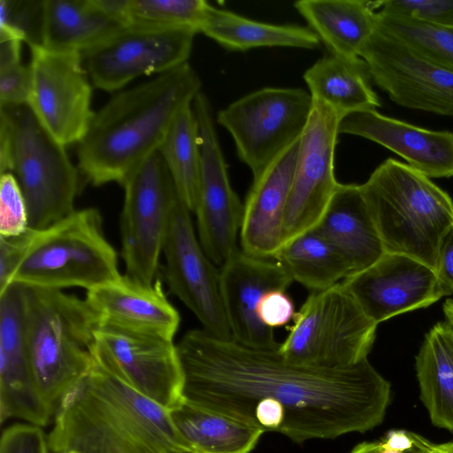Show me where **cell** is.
Here are the masks:
<instances>
[{"label": "cell", "mask_w": 453, "mask_h": 453, "mask_svg": "<svg viewBox=\"0 0 453 453\" xmlns=\"http://www.w3.org/2000/svg\"><path fill=\"white\" fill-rule=\"evenodd\" d=\"M419 397L434 426L453 433V329L440 321L415 357Z\"/></svg>", "instance_id": "obj_29"}, {"label": "cell", "mask_w": 453, "mask_h": 453, "mask_svg": "<svg viewBox=\"0 0 453 453\" xmlns=\"http://www.w3.org/2000/svg\"><path fill=\"white\" fill-rule=\"evenodd\" d=\"M199 33L228 50L246 51L260 47L313 50L320 41L308 27L277 25L247 19L209 4Z\"/></svg>", "instance_id": "obj_30"}, {"label": "cell", "mask_w": 453, "mask_h": 453, "mask_svg": "<svg viewBox=\"0 0 453 453\" xmlns=\"http://www.w3.org/2000/svg\"><path fill=\"white\" fill-rule=\"evenodd\" d=\"M122 187L125 196L120 235L126 274L151 285L155 282L171 206L177 194L159 150L146 158Z\"/></svg>", "instance_id": "obj_10"}, {"label": "cell", "mask_w": 453, "mask_h": 453, "mask_svg": "<svg viewBox=\"0 0 453 453\" xmlns=\"http://www.w3.org/2000/svg\"><path fill=\"white\" fill-rule=\"evenodd\" d=\"M42 10V1L0 0V31L40 45Z\"/></svg>", "instance_id": "obj_35"}, {"label": "cell", "mask_w": 453, "mask_h": 453, "mask_svg": "<svg viewBox=\"0 0 453 453\" xmlns=\"http://www.w3.org/2000/svg\"><path fill=\"white\" fill-rule=\"evenodd\" d=\"M29 228L26 199L12 173L1 174L0 236H17Z\"/></svg>", "instance_id": "obj_36"}, {"label": "cell", "mask_w": 453, "mask_h": 453, "mask_svg": "<svg viewBox=\"0 0 453 453\" xmlns=\"http://www.w3.org/2000/svg\"><path fill=\"white\" fill-rule=\"evenodd\" d=\"M342 283L377 325L402 313L428 307L453 294L429 265L411 257L389 252Z\"/></svg>", "instance_id": "obj_18"}, {"label": "cell", "mask_w": 453, "mask_h": 453, "mask_svg": "<svg viewBox=\"0 0 453 453\" xmlns=\"http://www.w3.org/2000/svg\"><path fill=\"white\" fill-rule=\"evenodd\" d=\"M85 300L102 324L169 340L179 328V312L159 281L147 285L120 274L88 290Z\"/></svg>", "instance_id": "obj_22"}, {"label": "cell", "mask_w": 453, "mask_h": 453, "mask_svg": "<svg viewBox=\"0 0 453 453\" xmlns=\"http://www.w3.org/2000/svg\"><path fill=\"white\" fill-rule=\"evenodd\" d=\"M0 453H49V443L41 426L14 425L3 432Z\"/></svg>", "instance_id": "obj_39"}, {"label": "cell", "mask_w": 453, "mask_h": 453, "mask_svg": "<svg viewBox=\"0 0 453 453\" xmlns=\"http://www.w3.org/2000/svg\"><path fill=\"white\" fill-rule=\"evenodd\" d=\"M312 106L303 88H264L220 110L217 122L232 135L238 157L256 180L300 140Z\"/></svg>", "instance_id": "obj_9"}, {"label": "cell", "mask_w": 453, "mask_h": 453, "mask_svg": "<svg viewBox=\"0 0 453 453\" xmlns=\"http://www.w3.org/2000/svg\"><path fill=\"white\" fill-rule=\"evenodd\" d=\"M209 4L204 0H127V24L190 28L199 33Z\"/></svg>", "instance_id": "obj_34"}, {"label": "cell", "mask_w": 453, "mask_h": 453, "mask_svg": "<svg viewBox=\"0 0 453 453\" xmlns=\"http://www.w3.org/2000/svg\"><path fill=\"white\" fill-rule=\"evenodd\" d=\"M361 190L386 252L436 269L440 243L453 226V200L430 178L393 158L383 161Z\"/></svg>", "instance_id": "obj_4"}, {"label": "cell", "mask_w": 453, "mask_h": 453, "mask_svg": "<svg viewBox=\"0 0 453 453\" xmlns=\"http://www.w3.org/2000/svg\"><path fill=\"white\" fill-rule=\"evenodd\" d=\"M376 328L341 281L309 296L279 350L300 365L347 368L367 358Z\"/></svg>", "instance_id": "obj_8"}, {"label": "cell", "mask_w": 453, "mask_h": 453, "mask_svg": "<svg viewBox=\"0 0 453 453\" xmlns=\"http://www.w3.org/2000/svg\"><path fill=\"white\" fill-rule=\"evenodd\" d=\"M22 42L20 38L0 31V68L21 62Z\"/></svg>", "instance_id": "obj_44"}, {"label": "cell", "mask_w": 453, "mask_h": 453, "mask_svg": "<svg viewBox=\"0 0 453 453\" xmlns=\"http://www.w3.org/2000/svg\"><path fill=\"white\" fill-rule=\"evenodd\" d=\"M435 271L441 281L453 292V226L440 243Z\"/></svg>", "instance_id": "obj_43"}, {"label": "cell", "mask_w": 453, "mask_h": 453, "mask_svg": "<svg viewBox=\"0 0 453 453\" xmlns=\"http://www.w3.org/2000/svg\"><path fill=\"white\" fill-rule=\"evenodd\" d=\"M28 228L17 236H0V292L12 284L13 274L23 258L35 234Z\"/></svg>", "instance_id": "obj_40"}, {"label": "cell", "mask_w": 453, "mask_h": 453, "mask_svg": "<svg viewBox=\"0 0 453 453\" xmlns=\"http://www.w3.org/2000/svg\"><path fill=\"white\" fill-rule=\"evenodd\" d=\"M434 453H453V442L434 444Z\"/></svg>", "instance_id": "obj_46"}, {"label": "cell", "mask_w": 453, "mask_h": 453, "mask_svg": "<svg viewBox=\"0 0 453 453\" xmlns=\"http://www.w3.org/2000/svg\"><path fill=\"white\" fill-rule=\"evenodd\" d=\"M196 32L129 23L81 54L94 87L118 91L139 76L161 74L188 63Z\"/></svg>", "instance_id": "obj_11"}, {"label": "cell", "mask_w": 453, "mask_h": 453, "mask_svg": "<svg viewBox=\"0 0 453 453\" xmlns=\"http://www.w3.org/2000/svg\"><path fill=\"white\" fill-rule=\"evenodd\" d=\"M376 28L420 58L453 72V27H444L377 11Z\"/></svg>", "instance_id": "obj_33"}, {"label": "cell", "mask_w": 453, "mask_h": 453, "mask_svg": "<svg viewBox=\"0 0 453 453\" xmlns=\"http://www.w3.org/2000/svg\"><path fill=\"white\" fill-rule=\"evenodd\" d=\"M176 346L185 401L297 443L371 430L390 403V383L367 358L342 369L309 366L286 358L280 346H248L203 328Z\"/></svg>", "instance_id": "obj_1"}, {"label": "cell", "mask_w": 453, "mask_h": 453, "mask_svg": "<svg viewBox=\"0 0 453 453\" xmlns=\"http://www.w3.org/2000/svg\"><path fill=\"white\" fill-rule=\"evenodd\" d=\"M119 275L117 253L104 236L102 216L96 208H86L35 231L12 283L88 291Z\"/></svg>", "instance_id": "obj_7"}, {"label": "cell", "mask_w": 453, "mask_h": 453, "mask_svg": "<svg viewBox=\"0 0 453 453\" xmlns=\"http://www.w3.org/2000/svg\"><path fill=\"white\" fill-rule=\"evenodd\" d=\"M299 142L290 146L262 175L253 180L244 204L240 231L242 250L249 255L273 257L281 246L282 224Z\"/></svg>", "instance_id": "obj_23"}, {"label": "cell", "mask_w": 453, "mask_h": 453, "mask_svg": "<svg viewBox=\"0 0 453 453\" xmlns=\"http://www.w3.org/2000/svg\"><path fill=\"white\" fill-rule=\"evenodd\" d=\"M48 443L55 453H187L169 411L96 360L58 402Z\"/></svg>", "instance_id": "obj_3"}, {"label": "cell", "mask_w": 453, "mask_h": 453, "mask_svg": "<svg viewBox=\"0 0 453 453\" xmlns=\"http://www.w3.org/2000/svg\"><path fill=\"white\" fill-rule=\"evenodd\" d=\"M158 150L179 196L195 212L199 200L202 162L198 124L192 105L179 114Z\"/></svg>", "instance_id": "obj_32"}, {"label": "cell", "mask_w": 453, "mask_h": 453, "mask_svg": "<svg viewBox=\"0 0 453 453\" xmlns=\"http://www.w3.org/2000/svg\"><path fill=\"white\" fill-rule=\"evenodd\" d=\"M94 358L168 411L183 401V372L173 340L99 323Z\"/></svg>", "instance_id": "obj_12"}, {"label": "cell", "mask_w": 453, "mask_h": 453, "mask_svg": "<svg viewBox=\"0 0 453 453\" xmlns=\"http://www.w3.org/2000/svg\"><path fill=\"white\" fill-rule=\"evenodd\" d=\"M169 413L187 453H250L265 433L184 399Z\"/></svg>", "instance_id": "obj_27"}, {"label": "cell", "mask_w": 453, "mask_h": 453, "mask_svg": "<svg viewBox=\"0 0 453 453\" xmlns=\"http://www.w3.org/2000/svg\"><path fill=\"white\" fill-rule=\"evenodd\" d=\"M313 228L345 258L351 275L368 268L386 252L361 185L339 183Z\"/></svg>", "instance_id": "obj_24"}, {"label": "cell", "mask_w": 453, "mask_h": 453, "mask_svg": "<svg viewBox=\"0 0 453 453\" xmlns=\"http://www.w3.org/2000/svg\"><path fill=\"white\" fill-rule=\"evenodd\" d=\"M124 26L96 0H43L40 45L82 54Z\"/></svg>", "instance_id": "obj_26"}, {"label": "cell", "mask_w": 453, "mask_h": 453, "mask_svg": "<svg viewBox=\"0 0 453 453\" xmlns=\"http://www.w3.org/2000/svg\"><path fill=\"white\" fill-rule=\"evenodd\" d=\"M0 172L17 179L29 228L44 229L75 211L79 171L28 104L0 107Z\"/></svg>", "instance_id": "obj_6"}, {"label": "cell", "mask_w": 453, "mask_h": 453, "mask_svg": "<svg viewBox=\"0 0 453 453\" xmlns=\"http://www.w3.org/2000/svg\"><path fill=\"white\" fill-rule=\"evenodd\" d=\"M202 81L186 63L115 93L95 112L78 143L79 170L94 186L123 185L158 150L179 114L192 105Z\"/></svg>", "instance_id": "obj_2"}, {"label": "cell", "mask_w": 453, "mask_h": 453, "mask_svg": "<svg viewBox=\"0 0 453 453\" xmlns=\"http://www.w3.org/2000/svg\"><path fill=\"white\" fill-rule=\"evenodd\" d=\"M65 453H79V452H76V451H68V452H65Z\"/></svg>", "instance_id": "obj_47"}, {"label": "cell", "mask_w": 453, "mask_h": 453, "mask_svg": "<svg viewBox=\"0 0 453 453\" xmlns=\"http://www.w3.org/2000/svg\"><path fill=\"white\" fill-rule=\"evenodd\" d=\"M313 100L299 150L281 229V245L318 224L339 182L334 151L342 119L333 109Z\"/></svg>", "instance_id": "obj_16"}, {"label": "cell", "mask_w": 453, "mask_h": 453, "mask_svg": "<svg viewBox=\"0 0 453 453\" xmlns=\"http://www.w3.org/2000/svg\"><path fill=\"white\" fill-rule=\"evenodd\" d=\"M360 58L372 81L394 103L453 117V72L420 58L376 27Z\"/></svg>", "instance_id": "obj_17"}, {"label": "cell", "mask_w": 453, "mask_h": 453, "mask_svg": "<svg viewBox=\"0 0 453 453\" xmlns=\"http://www.w3.org/2000/svg\"><path fill=\"white\" fill-rule=\"evenodd\" d=\"M380 4L365 0H300L294 6L329 54L354 59L360 58L375 30Z\"/></svg>", "instance_id": "obj_25"}, {"label": "cell", "mask_w": 453, "mask_h": 453, "mask_svg": "<svg viewBox=\"0 0 453 453\" xmlns=\"http://www.w3.org/2000/svg\"><path fill=\"white\" fill-rule=\"evenodd\" d=\"M23 286L29 365L41 395L53 409L91 370L99 319L85 299Z\"/></svg>", "instance_id": "obj_5"}, {"label": "cell", "mask_w": 453, "mask_h": 453, "mask_svg": "<svg viewBox=\"0 0 453 453\" xmlns=\"http://www.w3.org/2000/svg\"><path fill=\"white\" fill-rule=\"evenodd\" d=\"M257 313L262 323L273 329L286 325L296 314L293 301L284 290L265 294L260 301Z\"/></svg>", "instance_id": "obj_42"}, {"label": "cell", "mask_w": 453, "mask_h": 453, "mask_svg": "<svg viewBox=\"0 0 453 453\" xmlns=\"http://www.w3.org/2000/svg\"><path fill=\"white\" fill-rule=\"evenodd\" d=\"M220 286L232 339L258 348H278L273 329L262 323L257 309L263 296L293 282L273 257H259L238 249L219 268Z\"/></svg>", "instance_id": "obj_19"}, {"label": "cell", "mask_w": 453, "mask_h": 453, "mask_svg": "<svg viewBox=\"0 0 453 453\" xmlns=\"http://www.w3.org/2000/svg\"><path fill=\"white\" fill-rule=\"evenodd\" d=\"M382 13L444 27H453V0L380 1Z\"/></svg>", "instance_id": "obj_37"}, {"label": "cell", "mask_w": 453, "mask_h": 453, "mask_svg": "<svg viewBox=\"0 0 453 453\" xmlns=\"http://www.w3.org/2000/svg\"><path fill=\"white\" fill-rule=\"evenodd\" d=\"M192 107L198 124L201 180L196 210L199 242L208 257L222 266L239 249L244 205L231 187L208 97L200 92Z\"/></svg>", "instance_id": "obj_15"}, {"label": "cell", "mask_w": 453, "mask_h": 453, "mask_svg": "<svg viewBox=\"0 0 453 453\" xmlns=\"http://www.w3.org/2000/svg\"><path fill=\"white\" fill-rule=\"evenodd\" d=\"M31 88L29 65L19 62L0 68V107L28 104Z\"/></svg>", "instance_id": "obj_38"}, {"label": "cell", "mask_w": 453, "mask_h": 453, "mask_svg": "<svg viewBox=\"0 0 453 453\" xmlns=\"http://www.w3.org/2000/svg\"><path fill=\"white\" fill-rule=\"evenodd\" d=\"M338 133L374 142L428 178L453 177L452 132L429 130L382 115L377 110H364L342 117Z\"/></svg>", "instance_id": "obj_21"}, {"label": "cell", "mask_w": 453, "mask_h": 453, "mask_svg": "<svg viewBox=\"0 0 453 453\" xmlns=\"http://www.w3.org/2000/svg\"><path fill=\"white\" fill-rule=\"evenodd\" d=\"M31 372L25 334L24 286L0 292V421L21 418L45 426L52 413Z\"/></svg>", "instance_id": "obj_20"}, {"label": "cell", "mask_w": 453, "mask_h": 453, "mask_svg": "<svg viewBox=\"0 0 453 453\" xmlns=\"http://www.w3.org/2000/svg\"><path fill=\"white\" fill-rule=\"evenodd\" d=\"M32 88L28 105L42 126L63 145L79 143L95 112L93 84L81 53L31 45Z\"/></svg>", "instance_id": "obj_13"}, {"label": "cell", "mask_w": 453, "mask_h": 453, "mask_svg": "<svg viewBox=\"0 0 453 453\" xmlns=\"http://www.w3.org/2000/svg\"><path fill=\"white\" fill-rule=\"evenodd\" d=\"M162 252L170 290L196 315L205 331L219 338H232L222 299L220 270L196 237L190 211L178 193L171 206Z\"/></svg>", "instance_id": "obj_14"}, {"label": "cell", "mask_w": 453, "mask_h": 453, "mask_svg": "<svg viewBox=\"0 0 453 453\" xmlns=\"http://www.w3.org/2000/svg\"><path fill=\"white\" fill-rule=\"evenodd\" d=\"M273 257L293 281L312 291L330 288L351 275L345 258L315 228L284 242Z\"/></svg>", "instance_id": "obj_31"}, {"label": "cell", "mask_w": 453, "mask_h": 453, "mask_svg": "<svg viewBox=\"0 0 453 453\" xmlns=\"http://www.w3.org/2000/svg\"><path fill=\"white\" fill-rule=\"evenodd\" d=\"M303 79L312 99L325 104L342 118L354 111L377 110L381 105L361 58L346 59L326 55L305 71Z\"/></svg>", "instance_id": "obj_28"}, {"label": "cell", "mask_w": 453, "mask_h": 453, "mask_svg": "<svg viewBox=\"0 0 453 453\" xmlns=\"http://www.w3.org/2000/svg\"><path fill=\"white\" fill-rule=\"evenodd\" d=\"M442 311L445 321L448 322L453 329V299H447L443 303Z\"/></svg>", "instance_id": "obj_45"}, {"label": "cell", "mask_w": 453, "mask_h": 453, "mask_svg": "<svg viewBox=\"0 0 453 453\" xmlns=\"http://www.w3.org/2000/svg\"><path fill=\"white\" fill-rule=\"evenodd\" d=\"M434 444L423 436L414 444L407 437L387 433L380 441L357 444L350 453H434Z\"/></svg>", "instance_id": "obj_41"}]
</instances>
